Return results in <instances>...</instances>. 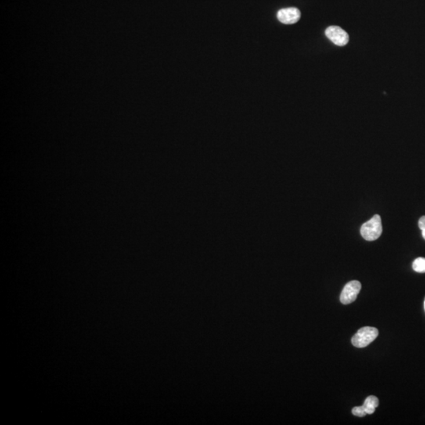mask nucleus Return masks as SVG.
<instances>
[{
	"mask_svg": "<svg viewBox=\"0 0 425 425\" xmlns=\"http://www.w3.org/2000/svg\"><path fill=\"white\" fill-rule=\"evenodd\" d=\"M379 335V332L374 327H363L353 336L351 343L354 347L363 348L374 341Z\"/></svg>",
	"mask_w": 425,
	"mask_h": 425,
	"instance_id": "obj_2",
	"label": "nucleus"
},
{
	"mask_svg": "<svg viewBox=\"0 0 425 425\" xmlns=\"http://www.w3.org/2000/svg\"><path fill=\"white\" fill-rule=\"evenodd\" d=\"M418 225H419V228L421 230L423 239H425V216L420 217L419 222H418Z\"/></svg>",
	"mask_w": 425,
	"mask_h": 425,
	"instance_id": "obj_9",
	"label": "nucleus"
},
{
	"mask_svg": "<svg viewBox=\"0 0 425 425\" xmlns=\"http://www.w3.org/2000/svg\"><path fill=\"white\" fill-rule=\"evenodd\" d=\"M412 268L413 270L420 273L425 272V258L424 257H418L414 260L412 263Z\"/></svg>",
	"mask_w": 425,
	"mask_h": 425,
	"instance_id": "obj_7",
	"label": "nucleus"
},
{
	"mask_svg": "<svg viewBox=\"0 0 425 425\" xmlns=\"http://www.w3.org/2000/svg\"><path fill=\"white\" fill-rule=\"evenodd\" d=\"M383 232L382 228L381 217L376 214L361 228V234L362 237L368 241H373L377 239L381 235Z\"/></svg>",
	"mask_w": 425,
	"mask_h": 425,
	"instance_id": "obj_1",
	"label": "nucleus"
},
{
	"mask_svg": "<svg viewBox=\"0 0 425 425\" xmlns=\"http://www.w3.org/2000/svg\"><path fill=\"white\" fill-rule=\"evenodd\" d=\"M379 405V399L376 398V396H369L365 399V402L363 404V407L365 408V412L367 414H372L376 410V407Z\"/></svg>",
	"mask_w": 425,
	"mask_h": 425,
	"instance_id": "obj_6",
	"label": "nucleus"
},
{
	"mask_svg": "<svg viewBox=\"0 0 425 425\" xmlns=\"http://www.w3.org/2000/svg\"><path fill=\"white\" fill-rule=\"evenodd\" d=\"M352 413L354 416H360V417H362V416H365L367 415V412H365L363 405H361V406H356L353 408Z\"/></svg>",
	"mask_w": 425,
	"mask_h": 425,
	"instance_id": "obj_8",
	"label": "nucleus"
},
{
	"mask_svg": "<svg viewBox=\"0 0 425 425\" xmlns=\"http://www.w3.org/2000/svg\"><path fill=\"white\" fill-rule=\"evenodd\" d=\"M325 35L333 44L343 47L349 42V36L347 32L339 26H330L325 30Z\"/></svg>",
	"mask_w": 425,
	"mask_h": 425,
	"instance_id": "obj_4",
	"label": "nucleus"
},
{
	"mask_svg": "<svg viewBox=\"0 0 425 425\" xmlns=\"http://www.w3.org/2000/svg\"><path fill=\"white\" fill-rule=\"evenodd\" d=\"M424 310H425V300H424Z\"/></svg>",
	"mask_w": 425,
	"mask_h": 425,
	"instance_id": "obj_10",
	"label": "nucleus"
},
{
	"mask_svg": "<svg viewBox=\"0 0 425 425\" xmlns=\"http://www.w3.org/2000/svg\"><path fill=\"white\" fill-rule=\"evenodd\" d=\"M361 289V285L359 281H350L345 285L342 291L340 301L344 305L354 303L359 294Z\"/></svg>",
	"mask_w": 425,
	"mask_h": 425,
	"instance_id": "obj_3",
	"label": "nucleus"
},
{
	"mask_svg": "<svg viewBox=\"0 0 425 425\" xmlns=\"http://www.w3.org/2000/svg\"><path fill=\"white\" fill-rule=\"evenodd\" d=\"M301 12L296 8H285L277 12V19L281 23L286 25L295 24L300 21Z\"/></svg>",
	"mask_w": 425,
	"mask_h": 425,
	"instance_id": "obj_5",
	"label": "nucleus"
}]
</instances>
